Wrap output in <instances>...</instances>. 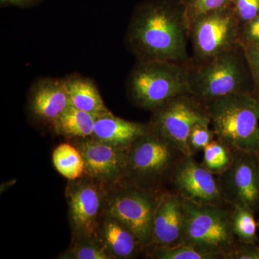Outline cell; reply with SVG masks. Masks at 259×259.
I'll return each instance as SVG.
<instances>
[{"label": "cell", "instance_id": "obj_2", "mask_svg": "<svg viewBox=\"0 0 259 259\" xmlns=\"http://www.w3.org/2000/svg\"><path fill=\"white\" fill-rule=\"evenodd\" d=\"M187 65L189 93L204 105L233 94L253 95L251 73L239 44L208 60H190Z\"/></svg>", "mask_w": 259, "mask_h": 259}, {"label": "cell", "instance_id": "obj_31", "mask_svg": "<svg viewBox=\"0 0 259 259\" xmlns=\"http://www.w3.org/2000/svg\"><path fill=\"white\" fill-rule=\"evenodd\" d=\"M42 0H0V6H13L20 8H30L40 4Z\"/></svg>", "mask_w": 259, "mask_h": 259}, {"label": "cell", "instance_id": "obj_10", "mask_svg": "<svg viewBox=\"0 0 259 259\" xmlns=\"http://www.w3.org/2000/svg\"><path fill=\"white\" fill-rule=\"evenodd\" d=\"M218 178L228 204L259 209V151L234 150L231 166Z\"/></svg>", "mask_w": 259, "mask_h": 259}, {"label": "cell", "instance_id": "obj_9", "mask_svg": "<svg viewBox=\"0 0 259 259\" xmlns=\"http://www.w3.org/2000/svg\"><path fill=\"white\" fill-rule=\"evenodd\" d=\"M241 25L231 7L216 10L190 25L194 62H202L238 45Z\"/></svg>", "mask_w": 259, "mask_h": 259}, {"label": "cell", "instance_id": "obj_23", "mask_svg": "<svg viewBox=\"0 0 259 259\" xmlns=\"http://www.w3.org/2000/svg\"><path fill=\"white\" fill-rule=\"evenodd\" d=\"M150 256L156 259H218L209 254L186 244L151 246Z\"/></svg>", "mask_w": 259, "mask_h": 259}, {"label": "cell", "instance_id": "obj_22", "mask_svg": "<svg viewBox=\"0 0 259 259\" xmlns=\"http://www.w3.org/2000/svg\"><path fill=\"white\" fill-rule=\"evenodd\" d=\"M255 211L246 207H233L231 212V229L237 241L258 243L257 223Z\"/></svg>", "mask_w": 259, "mask_h": 259}, {"label": "cell", "instance_id": "obj_20", "mask_svg": "<svg viewBox=\"0 0 259 259\" xmlns=\"http://www.w3.org/2000/svg\"><path fill=\"white\" fill-rule=\"evenodd\" d=\"M56 169L65 178L71 181L79 180L85 175V163L78 148L69 144H61L52 155Z\"/></svg>", "mask_w": 259, "mask_h": 259}, {"label": "cell", "instance_id": "obj_4", "mask_svg": "<svg viewBox=\"0 0 259 259\" xmlns=\"http://www.w3.org/2000/svg\"><path fill=\"white\" fill-rule=\"evenodd\" d=\"M135 105L153 111L174 97L189 93L187 64L167 61H137L126 81Z\"/></svg>", "mask_w": 259, "mask_h": 259}, {"label": "cell", "instance_id": "obj_19", "mask_svg": "<svg viewBox=\"0 0 259 259\" xmlns=\"http://www.w3.org/2000/svg\"><path fill=\"white\" fill-rule=\"evenodd\" d=\"M99 116L70 106L52 125L54 132L68 139H87L93 136Z\"/></svg>", "mask_w": 259, "mask_h": 259}, {"label": "cell", "instance_id": "obj_1", "mask_svg": "<svg viewBox=\"0 0 259 259\" xmlns=\"http://www.w3.org/2000/svg\"><path fill=\"white\" fill-rule=\"evenodd\" d=\"M190 30L182 0H144L131 15L125 45L137 61L187 64Z\"/></svg>", "mask_w": 259, "mask_h": 259}, {"label": "cell", "instance_id": "obj_27", "mask_svg": "<svg viewBox=\"0 0 259 259\" xmlns=\"http://www.w3.org/2000/svg\"><path fill=\"white\" fill-rule=\"evenodd\" d=\"M230 7L241 25L259 15V0H231Z\"/></svg>", "mask_w": 259, "mask_h": 259}, {"label": "cell", "instance_id": "obj_32", "mask_svg": "<svg viewBox=\"0 0 259 259\" xmlns=\"http://www.w3.org/2000/svg\"><path fill=\"white\" fill-rule=\"evenodd\" d=\"M257 226H258V228H259V221H258V223H257Z\"/></svg>", "mask_w": 259, "mask_h": 259}, {"label": "cell", "instance_id": "obj_11", "mask_svg": "<svg viewBox=\"0 0 259 259\" xmlns=\"http://www.w3.org/2000/svg\"><path fill=\"white\" fill-rule=\"evenodd\" d=\"M103 183L90 178L74 180L66 190L74 240L96 238L106 193Z\"/></svg>", "mask_w": 259, "mask_h": 259}, {"label": "cell", "instance_id": "obj_7", "mask_svg": "<svg viewBox=\"0 0 259 259\" xmlns=\"http://www.w3.org/2000/svg\"><path fill=\"white\" fill-rule=\"evenodd\" d=\"M197 124L210 125L204 104L190 93L168 100L152 111L148 128L169 141L186 156H194L188 144Z\"/></svg>", "mask_w": 259, "mask_h": 259}, {"label": "cell", "instance_id": "obj_14", "mask_svg": "<svg viewBox=\"0 0 259 259\" xmlns=\"http://www.w3.org/2000/svg\"><path fill=\"white\" fill-rule=\"evenodd\" d=\"M185 226L184 199L175 191H161L153 221L151 246L182 244Z\"/></svg>", "mask_w": 259, "mask_h": 259}, {"label": "cell", "instance_id": "obj_3", "mask_svg": "<svg viewBox=\"0 0 259 259\" xmlns=\"http://www.w3.org/2000/svg\"><path fill=\"white\" fill-rule=\"evenodd\" d=\"M205 106L217 139L233 150L259 151V99L253 94H233Z\"/></svg>", "mask_w": 259, "mask_h": 259}, {"label": "cell", "instance_id": "obj_15", "mask_svg": "<svg viewBox=\"0 0 259 259\" xmlns=\"http://www.w3.org/2000/svg\"><path fill=\"white\" fill-rule=\"evenodd\" d=\"M69 94L64 79L40 78L29 90L28 109L37 122L52 127L69 107Z\"/></svg>", "mask_w": 259, "mask_h": 259}, {"label": "cell", "instance_id": "obj_12", "mask_svg": "<svg viewBox=\"0 0 259 259\" xmlns=\"http://www.w3.org/2000/svg\"><path fill=\"white\" fill-rule=\"evenodd\" d=\"M171 183L174 191L183 199L200 204H228L221 192L218 176L196 161L194 156L185 155L181 160Z\"/></svg>", "mask_w": 259, "mask_h": 259}, {"label": "cell", "instance_id": "obj_6", "mask_svg": "<svg viewBox=\"0 0 259 259\" xmlns=\"http://www.w3.org/2000/svg\"><path fill=\"white\" fill-rule=\"evenodd\" d=\"M185 226L182 244L226 259L236 242L228 206L200 204L184 199Z\"/></svg>", "mask_w": 259, "mask_h": 259}, {"label": "cell", "instance_id": "obj_8", "mask_svg": "<svg viewBox=\"0 0 259 259\" xmlns=\"http://www.w3.org/2000/svg\"><path fill=\"white\" fill-rule=\"evenodd\" d=\"M125 185L106 198L105 214L119 220L131 228L145 248L151 245L153 221L161 191L142 188L126 180Z\"/></svg>", "mask_w": 259, "mask_h": 259}, {"label": "cell", "instance_id": "obj_28", "mask_svg": "<svg viewBox=\"0 0 259 259\" xmlns=\"http://www.w3.org/2000/svg\"><path fill=\"white\" fill-rule=\"evenodd\" d=\"M244 51L253 82V95L259 99V44L242 47Z\"/></svg>", "mask_w": 259, "mask_h": 259}, {"label": "cell", "instance_id": "obj_17", "mask_svg": "<svg viewBox=\"0 0 259 259\" xmlns=\"http://www.w3.org/2000/svg\"><path fill=\"white\" fill-rule=\"evenodd\" d=\"M148 131V123L124 120L110 112L97 117L92 138L117 147L128 148Z\"/></svg>", "mask_w": 259, "mask_h": 259}, {"label": "cell", "instance_id": "obj_24", "mask_svg": "<svg viewBox=\"0 0 259 259\" xmlns=\"http://www.w3.org/2000/svg\"><path fill=\"white\" fill-rule=\"evenodd\" d=\"M64 258L74 259L114 258L98 238H91L74 240V245Z\"/></svg>", "mask_w": 259, "mask_h": 259}, {"label": "cell", "instance_id": "obj_18", "mask_svg": "<svg viewBox=\"0 0 259 259\" xmlns=\"http://www.w3.org/2000/svg\"><path fill=\"white\" fill-rule=\"evenodd\" d=\"M64 79L71 106L97 116L111 112L93 79L78 74L69 75Z\"/></svg>", "mask_w": 259, "mask_h": 259}, {"label": "cell", "instance_id": "obj_5", "mask_svg": "<svg viewBox=\"0 0 259 259\" xmlns=\"http://www.w3.org/2000/svg\"><path fill=\"white\" fill-rule=\"evenodd\" d=\"M185 156L169 141L148 128L127 149L125 178L142 188L161 191L163 183L171 182Z\"/></svg>", "mask_w": 259, "mask_h": 259}, {"label": "cell", "instance_id": "obj_16", "mask_svg": "<svg viewBox=\"0 0 259 259\" xmlns=\"http://www.w3.org/2000/svg\"><path fill=\"white\" fill-rule=\"evenodd\" d=\"M96 237L114 258H135L145 248L131 228L107 214L100 220Z\"/></svg>", "mask_w": 259, "mask_h": 259}, {"label": "cell", "instance_id": "obj_25", "mask_svg": "<svg viewBox=\"0 0 259 259\" xmlns=\"http://www.w3.org/2000/svg\"><path fill=\"white\" fill-rule=\"evenodd\" d=\"M190 25L204 15L231 6V0H182Z\"/></svg>", "mask_w": 259, "mask_h": 259}, {"label": "cell", "instance_id": "obj_21", "mask_svg": "<svg viewBox=\"0 0 259 259\" xmlns=\"http://www.w3.org/2000/svg\"><path fill=\"white\" fill-rule=\"evenodd\" d=\"M234 150L220 139L213 140L203 150L201 164L216 176L222 175L231 166Z\"/></svg>", "mask_w": 259, "mask_h": 259}, {"label": "cell", "instance_id": "obj_13", "mask_svg": "<svg viewBox=\"0 0 259 259\" xmlns=\"http://www.w3.org/2000/svg\"><path fill=\"white\" fill-rule=\"evenodd\" d=\"M85 163V175L101 183H117L125 178L128 148L117 147L93 138L76 144Z\"/></svg>", "mask_w": 259, "mask_h": 259}, {"label": "cell", "instance_id": "obj_29", "mask_svg": "<svg viewBox=\"0 0 259 259\" xmlns=\"http://www.w3.org/2000/svg\"><path fill=\"white\" fill-rule=\"evenodd\" d=\"M238 44L242 47L259 44V15L251 21L241 25Z\"/></svg>", "mask_w": 259, "mask_h": 259}, {"label": "cell", "instance_id": "obj_30", "mask_svg": "<svg viewBox=\"0 0 259 259\" xmlns=\"http://www.w3.org/2000/svg\"><path fill=\"white\" fill-rule=\"evenodd\" d=\"M226 259H259V245L257 243L237 241Z\"/></svg>", "mask_w": 259, "mask_h": 259}, {"label": "cell", "instance_id": "obj_26", "mask_svg": "<svg viewBox=\"0 0 259 259\" xmlns=\"http://www.w3.org/2000/svg\"><path fill=\"white\" fill-rule=\"evenodd\" d=\"M209 126L210 125L207 124H197L191 130L188 144L193 154L203 151L204 148L215 139L214 131Z\"/></svg>", "mask_w": 259, "mask_h": 259}]
</instances>
